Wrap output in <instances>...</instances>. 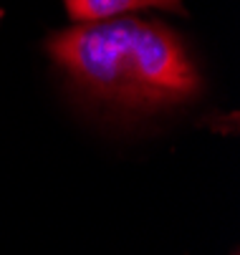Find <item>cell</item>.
<instances>
[{
    "label": "cell",
    "instance_id": "cell-1",
    "mask_svg": "<svg viewBox=\"0 0 240 255\" xmlns=\"http://www.w3.org/2000/svg\"><path fill=\"white\" fill-rule=\"evenodd\" d=\"M48 56L81 94L149 112L192 99L200 74L182 38L157 20L109 18L53 33Z\"/></svg>",
    "mask_w": 240,
    "mask_h": 255
},
{
    "label": "cell",
    "instance_id": "cell-2",
    "mask_svg": "<svg viewBox=\"0 0 240 255\" xmlns=\"http://www.w3.org/2000/svg\"><path fill=\"white\" fill-rule=\"evenodd\" d=\"M185 0H63L66 13L76 23L109 20L134 10H167L185 15Z\"/></svg>",
    "mask_w": 240,
    "mask_h": 255
},
{
    "label": "cell",
    "instance_id": "cell-3",
    "mask_svg": "<svg viewBox=\"0 0 240 255\" xmlns=\"http://www.w3.org/2000/svg\"><path fill=\"white\" fill-rule=\"evenodd\" d=\"M0 18H3V15H0Z\"/></svg>",
    "mask_w": 240,
    "mask_h": 255
}]
</instances>
